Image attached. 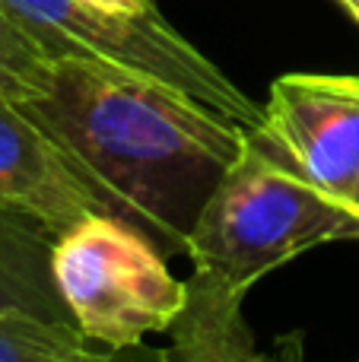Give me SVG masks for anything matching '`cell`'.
I'll return each mask as SVG.
<instances>
[{
	"mask_svg": "<svg viewBox=\"0 0 359 362\" xmlns=\"http://www.w3.org/2000/svg\"><path fill=\"white\" fill-rule=\"evenodd\" d=\"M25 108L163 251H184L245 127L159 80L86 61H51Z\"/></svg>",
	"mask_w": 359,
	"mask_h": 362,
	"instance_id": "cell-1",
	"label": "cell"
},
{
	"mask_svg": "<svg viewBox=\"0 0 359 362\" xmlns=\"http://www.w3.org/2000/svg\"><path fill=\"white\" fill-rule=\"evenodd\" d=\"M331 242H359V223L261 127H242L239 153L197 213L184 255L194 270L248 293L261 276Z\"/></svg>",
	"mask_w": 359,
	"mask_h": 362,
	"instance_id": "cell-2",
	"label": "cell"
},
{
	"mask_svg": "<svg viewBox=\"0 0 359 362\" xmlns=\"http://www.w3.org/2000/svg\"><path fill=\"white\" fill-rule=\"evenodd\" d=\"M51 270L73 325L112 353L169 331L188 305V280H178L156 238L124 216L93 213L61 232Z\"/></svg>",
	"mask_w": 359,
	"mask_h": 362,
	"instance_id": "cell-3",
	"label": "cell"
},
{
	"mask_svg": "<svg viewBox=\"0 0 359 362\" xmlns=\"http://www.w3.org/2000/svg\"><path fill=\"white\" fill-rule=\"evenodd\" d=\"M13 23L35 42L45 61H86L150 76L207 108L258 127L264 105L248 99L201 48L153 6L150 13H112L86 0H0Z\"/></svg>",
	"mask_w": 359,
	"mask_h": 362,
	"instance_id": "cell-4",
	"label": "cell"
},
{
	"mask_svg": "<svg viewBox=\"0 0 359 362\" xmlns=\"http://www.w3.org/2000/svg\"><path fill=\"white\" fill-rule=\"evenodd\" d=\"M258 127L337 204L353 191L359 181V76H277Z\"/></svg>",
	"mask_w": 359,
	"mask_h": 362,
	"instance_id": "cell-5",
	"label": "cell"
},
{
	"mask_svg": "<svg viewBox=\"0 0 359 362\" xmlns=\"http://www.w3.org/2000/svg\"><path fill=\"white\" fill-rule=\"evenodd\" d=\"M0 210L38 219L54 235L93 213L124 216L25 108V99H0Z\"/></svg>",
	"mask_w": 359,
	"mask_h": 362,
	"instance_id": "cell-6",
	"label": "cell"
},
{
	"mask_svg": "<svg viewBox=\"0 0 359 362\" xmlns=\"http://www.w3.org/2000/svg\"><path fill=\"white\" fill-rule=\"evenodd\" d=\"M245 289L216 280L210 274L188 276V305L169 327V346L156 353V362H299L267 356L258 350L245 321Z\"/></svg>",
	"mask_w": 359,
	"mask_h": 362,
	"instance_id": "cell-7",
	"label": "cell"
},
{
	"mask_svg": "<svg viewBox=\"0 0 359 362\" xmlns=\"http://www.w3.org/2000/svg\"><path fill=\"white\" fill-rule=\"evenodd\" d=\"M54 238L38 219L0 210V318L25 315L73 325L51 270Z\"/></svg>",
	"mask_w": 359,
	"mask_h": 362,
	"instance_id": "cell-8",
	"label": "cell"
},
{
	"mask_svg": "<svg viewBox=\"0 0 359 362\" xmlns=\"http://www.w3.org/2000/svg\"><path fill=\"white\" fill-rule=\"evenodd\" d=\"M114 353L70 321H45L25 315L0 318V362H112Z\"/></svg>",
	"mask_w": 359,
	"mask_h": 362,
	"instance_id": "cell-9",
	"label": "cell"
},
{
	"mask_svg": "<svg viewBox=\"0 0 359 362\" xmlns=\"http://www.w3.org/2000/svg\"><path fill=\"white\" fill-rule=\"evenodd\" d=\"M0 61L10 64V67L19 70L23 76H29L35 86H42L48 61H45V54L35 48V42L13 23V16L4 6H0Z\"/></svg>",
	"mask_w": 359,
	"mask_h": 362,
	"instance_id": "cell-10",
	"label": "cell"
},
{
	"mask_svg": "<svg viewBox=\"0 0 359 362\" xmlns=\"http://www.w3.org/2000/svg\"><path fill=\"white\" fill-rule=\"evenodd\" d=\"M38 93V86L29 80V76H23L19 70H13L10 64L0 61V99H32V95Z\"/></svg>",
	"mask_w": 359,
	"mask_h": 362,
	"instance_id": "cell-11",
	"label": "cell"
},
{
	"mask_svg": "<svg viewBox=\"0 0 359 362\" xmlns=\"http://www.w3.org/2000/svg\"><path fill=\"white\" fill-rule=\"evenodd\" d=\"M93 6H102V10H112V13H150L153 0H86Z\"/></svg>",
	"mask_w": 359,
	"mask_h": 362,
	"instance_id": "cell-12",
	"label": "cell"
},
{
	"mask_svg": "<svg viewBox=\"0 0 359 362\" xmlns=\"http://www.w3.org/2000/svg\"><path fill=\"white\" fill-rule=\"evenodd\" d=\"M341 206H343V210H347V213H350V216H353V219H356V223H359V181H356V185H353V191H350V194H347V197H343V200H341Z\"/></svg>",
	"mask_w": 359,
	"mask_h": 362,
	"instance_id": "cell-13",
	"label": "cell"
},
{
	"mask_svg": "<svg viewBox=\"0 0 359 362\" xmlns=\"http://www.w3.org/2000/svg\"><path fill=\"white\" fill-rule=\"evenodd\" d=\"M337 4H341V6H343V10H347V13H350V16H353V19H356V23H359V0H337Z\"/></svg>",
	"mask_w": 359,
	"mask_h": 362,
	"instance_id": "cell-14",
	"label": "cell"
},
{
	"mask_svg": "<svg viewBox=\"0 0 359 362\" xmlns=\"http://www.w3.org/2000/svg\"><path fill=\"white\" fill-rule=\"evenodd\" d=\"M356 362H359V359H356Z\"/></svg>",
	"mask_w": 359,
	"mask_h": 362,
	"instance_id": "cell-15",
	"label": "cell"
}]
</instances>
